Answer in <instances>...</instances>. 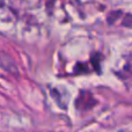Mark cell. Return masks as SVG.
Wrapping results in <instances>:
<instances>
[{"mask_svg": "<svg viewBox=\"0 0 132 132\" xmlns=\"http://www.w3.org/2000/svg\"><path fill=\"white\" fill-rule=\"evenodd\" d=\"M0 67H2L7 72L18 75V67H16L15 63L8 55L4 52H0Z\"/></svg>", "mask_w": 132, "mask_h": 132, "instance_id": "obj_1", "label": "cell"}]
</instances>
